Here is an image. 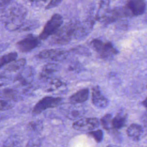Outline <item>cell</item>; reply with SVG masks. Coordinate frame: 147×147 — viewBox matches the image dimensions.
<instances>
[{
	"mask_svg": "<svg viewBox=\"0 0 147 147\" xmlns=\"http://www.w3.org/2000/svg\"><path fill=\"white\" fill-rule=\"evenodd\" d=\"M0 98L10 101H16L20 98L18 92L13 88H5L0 91Z\"/></svg>",
	"mask_w": 147,
	"mask_h": 147,
	"instance_id": "2e32d148",
	"label": "cell"
},
{
	"mask_svg": "<svg viewBox=\"0 0 147 147\" xmlns=\"http://www.w3.org/2000/svg\"><path fill=\"white\" fill-rule=\"evenodd\" d=\"M90 45L99 54L100 57L105 59H110L118 53L117 49L110 42H105L99 39L95 38L90 42Z\"/></svg>",
	"mask_w": 147,
	"mask_h": 147,
	"instance_id": "3957f363",
	"label": "cell"
},
{
	"mask_svg": "<svg viewBox=\"0 0 147 147\" xmlns=\"http://www.w3.org/2000/svg\"><path fill=\"white\" fill-rule=\"evenodd\" d=\"M11 2V0H0V7L4 9Z\"/></svg>",
	"mask_w": 147,
	"mask_h": 147,
	"instance_id": "f546056e",
	"label": "cell"
},
{
	"mask_svg": "<svg viewBox=\"0 0 147 147\" xmlns=\"http://www.w3.org/2000/svg\"><path fill=\"white\" fill-rule=\"evenodd\" d=\"M107 147H115V146H112V145H109Z\"/></svg>",
	"mask_w": 147,
	"mask_h": 147,
	"instance_id": "e575fe53",
	"label": "cell"
},
{
	"mask_svg": "<svg viewBox=\"0 0 147 147\" xmlns=\"http://www.w3.org/2000/svg\"><path fill=\"white\" fill-rule=\"evenodd\" d=\"M83 114V112L82 110L79 109V108H77V107H72L70 108L67 113V117L68 118H69V119H79L80 118H82L81 117Z\"/></svg>",
	"mask_w": 147,
	"mask_h": 147,
	"instance_id": "44dd1931",
	"label": "cell"
},
{
	"mask_svg": "<svg viewBox=\"0 0 147 147\" xmlns=\"http://www.w3.org/2000/svg\"><path fill=\"white\" fill-rule=\"evenodd\" d=\"M2 20L6 29L18 30L25 21L27 14L26 9L17 3H10L4 9Z\"/></svg>",
	"mask_w": 147,
	"mask_h": 147,
	"instance_id": "6da1fadb",
	"label": "cell"
},
{
	"mask_svg": "<svg viewBox=\"0 0 147 147\" xmlns=\"http://www.w3.org/2000/svg\"><path fill=\"white\" fill-rule=\"evenodd\" d=\"M39 37L29 34L16 43L17 49L21 52L26 53L32 51L41 45V41Z\"/></svg>",
	"mask_w": 147,
	"mask_h": 147,
	"instance_id": "ba28073f",
	"label": "cell"
},
{
	"mask_svg": "<svg viewBox=\"0 0 147 147\" xmlns=\"http://www.w3.org/2000/svg\"><path fill=\"white\" fill-rule=\"evenodd\" d=\"M78 23V21H70L61 26L50 37L49 42L58 45L67 44L72 38H75Z\"/></svg>",
	"mask_w": 147,
	"mask_h": 147,
	"instance_id": "7a4b0ae2",
	"label": "cell"
},
{
	"mask_svg": "<svg viewBox=\"0 0 147 147\" xmlns=\"http://www.w3.org/2000/svg\"><path fill=\"white\" fill-rule=\"evenodd\" d=\"M146 5L144 0H128L125 5L119 8L122 17L138 16L142 14Z\"/></svg>",
	"mask_w": 147,
	"mask_h": 147,
	"instance_id": "277c9868",
	"label": "cell"
},
{
	"mask_svg": "<svg viewBox=\"0 0 147 147\" xmlns=\"http://www.w3.org/2000/svg\"><path fill=\"white\" fill-rule=\"evenodd\" d=\"M111 119L112 116L110 114H105L103 117H102L100 119V123L105 129L107 130H110V129H112Z\"/></svg>",
	"mask_w": 147,
	"mask_h": 147,
	"instance_id": "603a6c76",
	"label": "cell"
},
{
	"mask_svg": "<svg viewBox=\"0 0 147 147\" xmlns=\"http://www.w3.org/2000/svg\"><path fill=\"white\" fill-rule=\"evenodd\" d=\"M18 54L16 52H9L0 57V69L5 65H8L13 61L16 60Z\"/></svg>",
	"mask_w": 147,
	"mask_h": 147,
	"instance_id": "ac0fdd59",
	"label": "cell"
},
{
	"mask_svg": "<svg viewBox=\"0 0 147 147\" xmlns=\"http://www.w3.org/2000/svg\"><path fill=\"white\" fill-rule=\"evenodd\" d=\"M26 64V59L24 58H21L19 59H16L8 65H6L5 67V69L8 71H16L19 69H22L24 67Z\"/></svg>",
	"mask_w": 147,
	"mask_h": 147,
	"instance_id": "e0dca14e",
	"label": "cell"
},
{
	"mask_svg": "<svg viewBox=\"0 0 147 147\" xmlns=\"http://www.w3.org/2000/svg\"><path fill=\"white\" fill-rule=\"evenodd\" d=\"M63 22L62 16L58 14H53L46 22L42 32L39 35L41 40H46L52 36L61 26Z\"/></svg>",
	"mask_w": 147,
	"mask_h": 147,
	"instance_id": "5b68a950",
	"label": "cell"
},
{
	"mask_svg": "<svg viewBox=\"0 0 147 147\" xmlns=\"http://www.w3.org/2000/svg\"><path fill=\"white\" fill-rule=\"evenodd\" d=\"M126 115L122 113H118L116 116L112 118L111 126L112 129L118 130L124 127L126 123Z\"/></svg>",
	"mask_w": 147,
	"mask_h": 147,
	"instance_id": "9a60e30c",
	"label": "cell"
},
{
	"mask_svg": "<svg viewBox=\"0 0 147 147\" xmlns=\"http://www.w3.org/2000/svg\"><path fill=\"white\" fill-rule=\"evenodd\" d=\"M88 134L91 136L97 142H100L103 140V134L102 130L97 129L88 132Z\"/></svg>",
	"mask_w": 147,
	"mask_h": 147,
	"instance_id": "d4e9b609",
	"label": "cell"
},
{
	"mask_svg": "<svg viewBox=\"0 0 147 147\" xmlns=\"http://www.w3.org/2000/svg\"><path fill=\"white\" fill-rule=\"evenodd\" d=\"M126 133L127 136L132 138L133 140L138 141L140 138L143 133L142 127L138 124H131L127 127L126 130Z\"/></svg>",
	"mask_w": 147,
	"mask_h": 147,
	"instance_id": "4fadbf2b",
	"label": "cell"
},
{
	"mask_svg": "<svg viewBox=\"0 0 147 147\" xmlns=\"http://www.w3.org/2000/svg\"><path fill=\"white\" fill-rule=\"evenodd\" d=\"M38 22L34 20H25L18 30L27 31L36 29L39 25Z\"/></svg>",
	"mask_w": 147,
	"mask_h": 147,
	"instance_id": "7402d4cb",
	"label": "cell"
},
{
	"mask_svg": "<svg viewBox=\"0 0 147 147\" xmlns=\"http://www.w3.org/2000/svg\"><path fill=\"white\" fill-rule=\"evenodd\" d=\"M62 102V98L60 97H53L51 96H47L42 98L38 101L32 110L34 114H38L43 111L53 108L60 105Z\"/></svg>",
	"mask_w": 147,
	"mask_h": 147,
	"instance_id": "52a82bcc",
	"label": "cell"
},
{
	"mask_svg": "<svg viewBox=\"0 0 147 147\" xmlns=\"http://www.w3.org/2000/svg\"><path fill=\"white\" fill-rule=\"evenodd\" d=\"M89 96L88 88L81 89L69 97V101L72 104L80 103L86 101Z\"/></svg>",
	"mask_w": 147,
	"mask_h": 147,
	"instance_id": "7c38bea8",
	"label": "cell"
},
{
	"mask_svg": "<svg viewBox=\"0 0 147 147\" xmlns=\"http://www.w3.org/2000/svg\"><path fill=\"white\" fill-rule=\"evenodd\" d=\"M41 140L39 138H33L29 140L25 147H40Z\"/></svg>",
	"mask_w": 147,
	"mask_h": 147,
	"instance_id": "83f0119b",
	"label": "cell"
},
{
	"mask_svg": "<svg viewBox=\"0 0 147 147\" xmlns=\"http://www.w3.org/2000/svg\"><path fill=\"white\" fill-rule=\"evenodd\" d=\"M63 0H50L48 5L46 6V9H51L58 6Z\"/></svg>",
	"mask_w": 147,
	"mask_h": 147,
	"instance_id": "f1b7e54d",
	"label": "cell"
},
{
	"mask_svg": "<svg viewBox=\"0 0 147 147\" xmlns=\"http://www.w3.org/2000/svg\"><path fill=\"white\" fill-rule=\"evenodd\" d=\"M21 139L17 136H11L7 138L4 142L2 147H21Z\"/></svg>",
	"mask_w": 147,
	"mask_h": 147,
	"instance_id": "ffe728a7",
	"label": "cell"
},
{
	"mask_svg": "<svg viewBox=\"0 0 147 147\" xmlns=\"http://www.w3.org/2000/svg\"><path fill=\"white\" fill-rule=\"evenodd\" d=\"M71 51L76 54L82 56H89L90 55L89 50L83 46H78L73 48Z\"/></svg>",
	"mask_w": 147,
	"mask_h": 147,
	"instance_id": "484cf974",
	"label": "cell"
},
{
	"mask_svg": "<svg viewBox=\"0 0 147 147\" xmlns=\"http://www.w3.org/2000/svg\"><path fill=\"white\" fill-rule=\"evenodd\" d=\"M68 53V51L61 49H45L40 51L36 57L39 59L57 62L65 60Z\"/></svg>",
	"mask_w": 147,
	"mask_h": 147,
	"instance_id": "8992f818",
	"label": "cell"
},
{
	"mask_svg": "<svg viewBox=\"0 0 147 147\" xmlns=\"http://www.w3.org/2000/svg\"><path fill=\"white\" fill-rule=\"evenodd\" d=\"M42 122L41 121H33L28 125V128L33 132H40L42 130Z\"/></svg>",
	"mask_w": 147,
	"mask_h": 147,
	"instance_id": "cb8c5ba5",
	"label": "cell"
},
{
	"mask_svg": "<svg viewBox=\"0 0 147 147\" xmlns=\"http://www.w3.org/2000/svg\"><path fill=\"white\" fill-rule=\"evenodd\" d=\"M6 80H7L6 78L2 76H0V86H2L3 84H6L7 81Z\"/></svg>",
	"mask_w": 147,
	"mask_h": 147,
	"instance_id": "d6a6232c",
	"label": "cell"
},
{
	"mask_svg": "<svg viewBox=\"0 0 147 147\" xmlns=\"http://www.w3.org/2000/svg\"><path fill=\"white\" fill-rule=\"evenodd\" d=\"M141 122L145 127H147V113H144L141 117Z\"/></svg>",
	"mask_w": 147,
	"mask_h": 147,
	"instance_id": "1f68e13d",
	"label": "cell"
},
{
	"mask_svg": "<svg viewBox=\"0 0 147 147\" xmlns=\"http://www.w3.org/2000/svg\"><path fill=\"white\" fill-rule=\"evenodd\" d=\"M99 126V120L96 118H82L75 121L72 124V127L74 129L88 132L94 130Z\"/></svg>",
	"mask_w": 147,
	"mask_h": 147,
	"instance_id": "9c48e42d",
	"label": "cell"
},
{
	"mask_svg": "<svg viewBox=\"0 0 147 147\" xmlns=\"http://www.w3.org/2000/svg\"><path fill=\"white\" fill-rule=\"evenodd\" d=\"M91 100L93 105L99 109L106 108L109 105L108 99L102 94L98 86L92 88Z\"/></svg>",
	"mask_w": 147,
	"mask_h": 147,
	"instance_id": "30bf717a",
	"label": "cell"
},
{
	"mask_svg": "<svg viewBox=\"0 0 147 147\" xmlns=\"http://www.w3.org/2000/svg\"><path fill=\"white\" fill-rule=\"evenodd\" d=\"M29 1L30 3H33L34 5H42L48 1V0H29Z\"/></svg>",
	"mask_w": 147,
	"mask_h": 147,
	"instance_id": "4dcf8cb0",
	"label": "cell"
},
{
	"mask_svg": "<svg viewBox=\"0 0 147 147\" xmlns=\"http://www.w3.org/2000/svg\"><path fill=\"white\" fill-rule=\"evenodd\" d=\"M33 74V69L30 67L22 68L21 71L18 75L17 79L24 84L29 83Z\"/></svg>",
	"mask_w": 147,
	"mask_h": 147,
	"instance_id": "5bb4252c",
	"label": "cell"
},
{
	"mask_svg": "<svg viewBox=\"0 0 147 147\" xmlns=\"http://www.w3.org/2000/svg\"><path fill=\"white\" fill-rule=\"evenodd\" d=\"M142 105L147 109V98L142 101Z\"/></svg>",
	"mask_w": 147,
	"mask_h": 147,
	"instance_id": "836d02e7",
	"label": "cell"
},
{
	"mask_svg": "<svg viewBox=\"0 0 147 147\" xmlns=\"http://www.w3.org/2000/svg\"><path fill=\"white\" fill-rule=\"evenodd\" d=\"M48 81L47 85V91H53L62 87L64 84L63 82L57 78H50L46 80Z\"/></svg>",
	"mask_w": 147,
	"mask_h": 147,
	"instance_id": "d6986e66",
	"label": "cell"
},
{
	"mask_svg": "<svg viewBox=\"0 0 147 147\" xmlns=\"http://www.w3.org/2000/svg\"></svg>",
	"mask_w": 147,
	"mask_h": 147,
	"instance_id": "d590c367",
	"label": "cell"
},
{
	"mask_svg": "<svg viewBox=\"0 0 147 147\" xmlns=\"http://www.w3.org/2000/svg\"><path fill=\"white\" fill-rule=\"evenodd\" d=\"M59 69V65L55 63H48L45 64L40 74V77L41 79L44 80H46L47 79L51 78V76L52 75L57 71Z\"/></svg>",
	"mask_w": 147,
	"mask_h": 147,
	"instance_id": "8fae6325",
	"label": "cell"
},
{
	"mask_svg": "<svg viewBox=\"0 0 147 147\" xmlns=\"http://www.w3.org/2000/svg\"><path fill=\"white\" fill-rule=\"evenodd\" d=\"M14 106L12 101L5 100V99H0V111L7 110L11 109Z\"/></svg>",
	"mask_w": 147,
	"mask_h": 147,
	"instance_id": "4316f807",
	"label": "cell"
}]
</instances>
